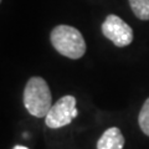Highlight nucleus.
<instances>
[{
    "instance_id": "1",
    "label": "nucleus",
    "mask_w": 149,
    "mask_h": 149,
    "mask_svg": "<svg viewBox=\"0 0 149 149\" xmlns=\"http://www.w3.org/2000/svg\"><path fill=\"white\" fill-rule=\"evenodd\" d=\"M24 106L27 112L37 118L47 116L52 107V95L44 78L31 77L24 90Z\"/></svg>"
},
{
    "instance_id": "2",
    "label": "nucleus",
    "mask_w": 149,
    "mask_h": 149,
    "mask_svg": "<svg viewBox=\"0 0 149 149\" xmlns=\"http://www.w3.org/2000/svg\"><path fill=\"white\" fill-rule=\"evenodd\" d=\"M50 40L54 49L71 60L81 58L86 52V42L80 31L73 26L58 25L51 31Z\"/></svg>"
},
{
    "instance_id": "3",
    "label": "nucleus",
    "mask_w": 149,
    "mask_h": 149,
    "mask_svg": "<svg viewBox=\"0 0 149 149\" xmlns=\"http://www.w3.org/2000/svg\"><path fill=\"white\" fill-rule=\"evenodd\" d=\"M77 114L76 98L71 95H67L52 104L47 116L45 117V123L51 129L62 128L71 123L77 117Z\"/></svg>"
},
{
    "instance_id": "4",
    "label": "nucleus",
    "mask_w": 149,
    "mask_h": 149,
    "mask_svg": "<svg viewBox=\"0 0 149 149\" xmlns=\"http://www.w3.org/2000/svg\"><path fill=\"white\" fill-rule=\"evenodd\" d=\"M102 34L117 47L128 46L133 41V30L127 22L114 14H109L102 24Z\"/></svg>"
},
{
    "instance_id": "5",
    "label": "nucleus",
    "mask_w": 149,
    "mask_h": 149,
    "mask_svg": "<svg viewBox=\"0 0 149 149\" xmlns=\"http://www.w3.org/2000/svg\"><path fill=\"white\" fill-rule=\"evenodd\" d=\"M125 139L120 129L111 127L104 130L97 142V149H123Z\"/></svg>"
},
{
    "instance_id": "6",
    "label": "nucleus",
    "mask_w": 149,
    "mask_h": 149,
    "mask_svg": "<svg viewBox=\"0 0 149 149\" xmlns=\"http://www.w3.org/2000/svg\"><path fill=\"white\" fill-rule=\"evenodd\" d=\"M132 11L139 20H149V0H128Z\"/></svg>"
},
{
    "instance_id": "7",
    "label": "nucleus",
    "mask_w": 149,
    "mask_h": 149,
    "mask_svg": "<svg viewBox=\"0 0 149 149\" xmlns=\"http://www.w3.org/2000/svg\"><path fill=\"white\" fill-rule=\"evenodd\" d=\"M138 123L142 132L149 137V97L142 106V109L138 116Z\"/></svg>"
},
{
    "instance_id": "8",
    "label": "nucleus",
    "mask_w": 149,
    "mask_h": 149,
    "mask_svg": "<svg viewBox=\"0 0 149 149\" xmlns=\"http://www.w3.org/2000/svg\"><path fill=\"white\" fill-rule=\"evenodd\" d=\"M13 149H29L27 147H24V146H15Z\"/></svg>"
}]
</instances>
